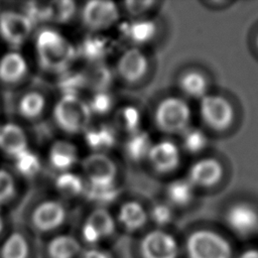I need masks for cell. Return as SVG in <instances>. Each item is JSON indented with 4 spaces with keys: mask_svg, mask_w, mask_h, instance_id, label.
Masks as SVG:
<instances>
[{
    "mask_svg": "<svg viewBox=\"0 0 258 258\" xmlns=\"http://www.w3.org/2000/svg\"><path fill=\"white\" fill-rule=\"evenodd\" d=\"M37 58L40 67L51 73L64 72L77 55L75 46L60 33L43 29L36 38Z\"/></svg>",
    "mask_w": 258,
    "mask_h": 258,
    "instance_id": "obj_1",
    "label": "cell"
},
{
    "mask_svg": "<svg viewBox=\"0 0 258 258\" xmlns=\"http://www.w3.org/2000/svg\"><path fill=\"white\" fill-rule=\"evenodd\" d=\"M58 127L68 133H79L89 128L92 112L87 103L76 95H64L53 109Z\"/></svg>",
    "mask_w": 258,
    "mask_h": 258,
    "instance_id": "obj_2",
    "label": "cell"
},
{
    "mask_svg": "<svg viewBox=\"0 0 258 258\" xmlns=\"http://www.w3.org/2000/svg\"><path fill=\"white\" fill-rule=\"evenodd\" d=\"M188 258H231L232 248L229 242L213 231L199 230L186 240Z\"/></svg>",
    "mask_w": 258,
    "mask_h": 258,
    "instance_id": "obj_3",
    "label": "cell"
},
{
    "mask_svg": "<svg viewBox=\"0 0 258 258\" xmlns=\"http://www.w3.org/2000/svg\"><path fill=\"white\" fill-rule=\"evenodd\" d=\"M190 120V109L181 99L170 97L164 99L155 111V122L157 126L169 133L183 132L188 128Z\"/></svg>",
    "mask_w": 258,
    "mask_h": 258,
    "instance_id": "obj_4",
    "label": "cell"
},
{
    "mask_svg": "<svg viewBox=\"0 0 258 258\" xmlns=\"http://www.w3.org/2000/svg\"><path fill=\"white\" fill-rule=\"evenodd\" d=\"M82 168L91 186H114L117 167L114 161L103 153H93L82 161Z\"/></svg>",
    "mask_w": 258,
    "mask_h": 258,
    "instance_id": "obj_5",
    "label": "cell"
},
{
    "mask_svg": "<svg viewBox=\"0 0 258 258\" xmlns=\"http://www.w3.org/2000/svg\"><path fill=\"white\" fill-rule=\"evenodd\" d=\"M33 22L23 13L4 11L0 13V35L11 46H20L29 36Z\"/></svg>",
    "mask_w": 258,
    "mask_h": 258,
    "instance_id": "obj_6",
    "label": "cell"
},
{
    "mask_svg": "<svg viewBox=\"0 0 258 258\" xmlns=\"http://www.w3.org/2000/svg\"><path fill=\"white\" fill-rule=\"evenodd\" d=\"M200 109L205 122L214 129L223 130L233 121V108L231 104L221 96L206 95L201 100Z\"/></svg>",
    "mask_w": 258,
    "mask_h": 258,
    "instance_id": "obj_7",
    "label": "cell"
},
{
    "mask_svg": "<svg viewBox=\"0 0 258 258\" xmlns=\"http://www.w3.org/2000/svg\"><path fill=\"white\" fill-rule=\"evenodd\" d=\"M140 250L143 258H177L178 245L169 233L153 230L143 237Z\"/></svg>",
    "mask_w": 258,
    "mask_h": 258,
    "instance_id": "obj_8",
    "label": "cell"
},
{
    "mask_svg": "<svg viewBox=\"0 0 258 258\" xmlns=\"http://www.w3.org/2000/svg\"><path fill=\"white\" fill-rule=\"evenodd\" d=\"M119 12L115 3L94 0L88 2L82 11L84 24L92 30L108 28L118 19Z\"/></svg>",
    "mask_w": 258,
    "mask_h": 258,
    "instance_id": "obj_9",
    "label": "cell"
},
{
    "mask_svg": "<svg viewBox=\"0 0 258 258\" xmlns=\"http://www.w3.org/2000/svg\"><path fill=\"white\" fill-rule=\"evenodd\" d=\"M67 212L57 201H45L39 204L32 213L33 226L41 232H49L58 228L66 220Z\"/></svg>",
    "mask_w": 258,
    "mask_h": 258,
    "instance_id": "obj_10",
    "label": "cell"
},
{
    "mask_svg": "<svg viewBox=\"0 0 258 258\" xmlns=\"http://www.w3.org/2000/svg\"><path fill=\"white\" fill-rule=\"evenodd\" d=\"M229 227L239 235H249L258 228V212L247 204L233 206L226 216Z\"/></svg>",
    "mask_w": 258,
    "mask_h": 258,
    "instance_id": "obj_11",
    "label": "cell"
},
{
    "mask_svg": "<svg viewBox=\"0 0 258 258\" xmlns=\"http://www.w3.org/2000/svg\"><path fill=\"white\" fill-rule=\"evenodd\" d=\"M147 157L156 170L168 172L176 168L179 164L180 152L173 142L163 140L152 144Z\"/></svg>",
    "mask_w": 258,
    "mask_h": 258,
    "instance_id": "obj_12",
    "label": "cell"
},
{
    "mask_svg": "<svg viewBox=\"0 0 258 258\" xmlns=\"http://www.w3.org/2000/svg\"><path fill=\"white\" fill-rule=\"evenodd\" d=\"M117 64L120 77L130 83L140 80L148 68L146 56L137 48L126 50L119 58Z\"/></svg>",
    "mask_w": 258,
    "mask_h": 258,
    "instance_id": "obj_13",
    "label": "cell"
},
{
    "mask_svg": "<svg viewBox=\"0 0 258 258\" xmlns=\"http://www.w3.org/2000/svg\"><path fill=\"white\" fill-rule=\"evenodd\" d=\"M223 173L221 163L213 158H205L194 163L188 172V179L194 185L210 186L217 183Z\"/></svg>",
    "mask_w": 258,
    "mask_h": 258,
    "instance_id": "obj_14",
    "label": "cell"
},
{
    "mask_svg": "<svg viewBox=\"0 0 258 258\" xmlns=\"http://www.w3.org/2000/svg\"><path fill=\"white\" fill-rule=\"evenodd\" d=\"M0 149L14 158L27 150V138L22 128L12 123L0 126Z\"/></svg>",
    "mask_w": 258,
    "mask_h": 258,
    "instance_id": "obj_15",
    "label": "cell"
},
{
    "mask_svg": "<svg viewBox=\"0 0 258 258\" xmlns=\"http://www.w3.org/2000/svg\"><path fill=\"white\" fill-rule=\"evenodd\" d=\"M26 61L18 52H8L0 59V81L5 84L19 82L26 75Z\"/></svg>",
    "mask_w": 258,
    "mask_h": 258,
    "instance_id": "obj_16",
    "label": "cell"
},
{
    "mask_svg": "<svg viewBox=\"0 0 258 258\" xmlns=\"http://www.w3.org/2000/svg\"><path fill=\"white\" fill-rule=\"evenodd\" d=\"M81 73L84 80V88L93 90L95 93L106 92L111 85L112 74L104 63L94 62Z\"/></svg>",
    "mask_w": 258,
    "mask_h": 258,
    "instance_id": "obj_17",
    "label": "cell"
},
{
    "mask_svg": "<svg viewBox=\"0 0 258 258\" xmlns=\"http://www.w3.org/2000/svg\"><path fill=\"white\" fill-rule=\"evenodd\" d=\"M78 159L77 148L68 141L54 142L49 150V162L57 170L67 171Z\"/></svg>",
    "mask_w": 258,
    "mask_h": 258,
    "instance_id": "obj_18",
    "label": "cell"
},
{
    "mask_svg": "<svg viewBox=\"0 0 258 258\" xmlns=\"http://www.w3.org/2000/svg\"><path fill=\"white\" fill-rule=\"evenodd\" d=\"M118 220L127 230L136 231L146 223L147 214L139 203L127 202L120 208Z\"/></svg>",
    "mask_w": 258,
    "mask_h": 258,
    "instance_id": "obj_19",
    "label": "cell"
},
{
    "mask_svg": "<svg viewBox=\"0 0 258 258\" xmlns=\"http://www.w3.org/2000/svg\"><path fill=\"white\" fill-rule=\"evenodd\" d=\"M76 12V4L71 0L43 2V21L63 23L71 20Z\"/></svg>",
    "mask_w": 258,
    "mask_h": 258,
    "instance_id": "obj_20",
    "label": "cell"
},
{
    "mask_svg": "<svg viewBox=\"0 0 258 258\" xmlns=\"http://www.w3.org/2000/svg\"><path fill=\"white\" fill-rule=\"evenodd\" d=\"M47 250L51 258H75L81 250V244L75 237L63 234L54 237Z\"/></svg>",
    "mask_w": 258,
    "mask_h": 258,
    "instance_id": "obj_21",
    "label": "cell"
},
{
    "mask_svg": "<svg viewBox=\"0 0 258 258\" xmlns=\"http://www.w3.org/2000/svg\"><path fill=\"white\" fill-rule=\"evenodd\" d=\"M86 143L95 150H104L111 148L116 142L114 129L108 125H100L94 128H88L85 131Z\"/></svg>",
    "mask_w": 258,
    "mask_h": 258,
    "instance_id": "obj_22",
    "label": "cell"
},
{
    "mask_svg": "<svg viewBox=\"0 0 258 258\" xmlns=\"http://www.w3.org/2000/svg\"><path fill=\"white\" fill-rule=\"evenodd\" d=\"M85 224L95 232L100 240L111 236L116 228L113 217L104 209H97L93 211Z\"/></svg>",
    "mask_w": 258,
    "mask_h": 258,
    "instance_id": "obj_23",
    "label": "cell"
},
{
    "mask_svg": "<svg viewBox=\"0 0 258 258\" xmlns=\"http://www.w3.org/2000/svg\"><path fill=\"white\" fill-rule=\"evenodd\" d=\"M156 26L153 21L147 19L134 20L123 25V32L135 43H145L155 34Z\"/></svg>",
    "mask_w": 258,
    "mask_h": 258,
    "instance_id": "obj_24",
    "label": "cell"
},
{
    "mask_svg": "<svg viewBox=\"0 0 258 258\" xmlns=\"http://www.w3.org/2000/svg\"><path fill=\"white\" fill-rule=\"evenodd\" d=\"M0 254L2 258H28V242L22 234L11 233L3 242Z\"/></svg>",
    "mask_w": 258,
    "mask_h": 258,
    "instance_id": "obj_25",
    "label": "cell"
},
{
    "mask_svg": "<svg viewBox=\"0 0 258 258\" xmlns=\"http://www.w3.org/2000/svg\"><path fill=\"white\" fill-rule=\"evenodd\" d=\"M152 143L149 135L146 132L137 131L132 133L125 144L127 155L133 160H140L146 156L151 149Z\"/></svg>",
    "mask_w": 258,
    "mask_h": 258,
    "instance_id": "obj_26",
    "label": "cell"
},
{
    "mask_svg": "<svg viewBox=\"0 0 258 258\" xmlns=\"http://www.w3.org/2000/svg\"><path fill=\"white\" fill-rule=\"evenodd\" d=\"M195 195V185L189 179H176L167 187L169 201L176 206H185L191 202Z\"/></svg>",
    "mask_w": 258,
    "mask_h": 258,
    "instance_id": "obj_27",
    "label": "cell"
},
{
    "mask_svg": "<svg viewBox=\"0 0 258 258\" xmlns=\"http://www.w3.org/2000/svg\"><path fill=\"white\" fill-rule=\"evenodd\" d=\"M45 107L43 96L37 92H29L25 94L18 105L19 113L26 119H36L39 117Z\"/></svg>",
    "mask_w": 258,
    "mask_h": 258,
    "instance_id": "obj_28",
    "label": "cell"
},
{
    "mask_svg": "<svg viewBox=\"0 0 258 258\" xmlns=\"http://www.w3.org/2000/svg\"><path fill=\"white\" fill-rule=\"evenodd\" d=\"M182 92L191 98H203L207 92V81L205 77L198 72L185 74L180 80Z\"/></svg>",
    "mask_w": 258,
    "mask_h": 258,
    "instance_id": "obj_29",
    "label": "cell"
},
{
    "mask_svg": "<svg viewBox=\"0 0 258 258\" xmlns=\"http://www.w3.org/2000/svg\"><path fill=\"white\" fill-rule=\"evenodd\" d=\"M57 190L66 197H76L85 190L84 182L80 176L72 172H62L55 181Z\"/></svg>",
    "mask_w": 258,
    "mask_h": 258,
    "instance_id": "obj_30",
    "label": "cell"
},
{
    "mask_svg": "<svg viewBox=\"0 0 258 258\" xmlns=\"http://www.w3.org/2000/svg\"><path fill=\"white\" fill-rule=\"evenodd\" d=\"M80 50L85 57L93 62H98L107 53L108 45L103 38L91 36L84 40Z\"/></svg>",
    "mask_w": 258,
    "mask_h": 258,
    "instance_id": "obj_31",
    "label": "cell"
},
{
    "mask_svg": "<svg viewBox=\"0 0 258 258\" xmlns=\"http://www.w3.org/2000/svg\"><path fill=\"white\" fill-rule=\"evenodd\" d=\"M15 166L22 175L31 177L39 170L40 161L35 153L27 149L15 157Z\"/></svg>",
    "mask_w": 258,
    "mask_h": 258,
    "instance_id": "obj_32",
    "label": "cell"
},
{
    "mask_svg": "<svg viewBox=\"0 0 258 258\" xmlns=\"http://www.w3.org/2000/svg\"><path fill=\"white\" fill-rule=\"evenodd\" d=\"M182 145L190 153L202 151L208 142L206 134L198 128H187L182 132Z\"/></svg>",
    "mask_w": 258,
    "mask_h": 258,
    "instance_id": "obj_33",
    "label": "cell"
},
{
    "mask_svg": "<svg viewBox=\"0 0 258 258\" xmlns=\"http://www.w3.org/2000/svg\"><path fill=\"white\" fill-rule=\"evenodd\" d=\"M121 125L128 132L135 133L138 131L140 125V114L134 107H125L121 110L119 115Z\"/></svg>",
    "mask_w": 258,
    "mask_h": 258,
    "instance_id": "obj_34",
    "label": "cell"
},
{
    "mask_svg": "<svg viewBox=\"0 0 258 258\" xmlns=\"http://www.w3.org/2000/svg\"><path fill=\"white\" fill-rule=\"evenodd\" d=\"M88 105L92 113L103 115L111 110L113 106V100L107 92H99L95 93L90 104Z\"/></svg>",
    "mask_w": 258,
    "mask_h": 258,
    "instance_id": "obj_35",
    "label": "cell"
},
{
    "mask_svg": "<svg viewBox=\"0 0 258 258\" xmlns=\"http://www.w3.org/2000/svg\"><path fill=\"white\" fill-rule=\"evenodd\" d=\"M15 191V184L9 172L0 169V204L10 200Z\"/></svg>",
    "mask_w": 258,
    "mask_h": 258,
    "instance_id": "obj_36",
    "label": "cell"
},
{
    "mask_svg": "<svg viewBox=\"0 0 258 258\" xmlns=\"http://www.w3.org/2000/svg\"><path fill=\"white\" fill-rule=\"evenodd\" d=\"M87 195L90 199L100 202V203H108L113 201L117 197V190L114 186L109 187H95L91 186L87 190Z\"/></svg>",
    "mask_w": 258,
    "mask_h": 258,
    "instance_id": "obj_37",
    "label": "cell"
},
{
    "mask_svg": "<svg viewBox=\"0 0 258 258\" xmlns=\"http://www.w3.org/2000/svg\"><path fill=\"white\" fill-rule=\"evenodd\" d=\"M151 218L157 225L168 224L172 219V211L165 204H157L151 210Z\"/></svg>",
    "mask_w": 258,
    "mask_h": 258,
    "instance_id": "obj_38",
    "label": "cell"
},
{
    "mask_svg": "<svg viewBox=\"0 0 258 258\" xmlns=\"http://www.w3.org/2000/svg\"><path fill=\"white\" fill-rule=\"evenodd\" d=\"M152 4L153 2L151 1H127L125 2V7L129 13L137 15L146 11Z\"/></svg>",
    "mask_w": 258,
    "mask_h": 258,
    "instance_id": "obj_39",
    "label": "cell"
},
{
    "mask_svg": "<svg viewBox=\"0 0 258 258\" xmlns=\"http://www.w3.org/2000/svg\"><path fill=\"white\" fill-rule=\"evenodd\" d=\"M80 258H112V257L108 251L93 247L83 252Z\"/></svg>",
    "mask_w": 258,
    "mask_h": 258,
    "instance_id": "obj_40",
    "label": "cell"
},
{
    "mask_svg": "<svg viewBox=\"0 0 258 258\" xmlns=\"http://www.w3.org/2000/svg\"><path fill=\"white\" fill-rule=\"evenodd\" d=\"M238 258H258V249L246 250Z\"/></svg>",
    "mask_w": 258,
    "mask_h": 258,
    "instance_id": "obj_41",
    "label": "cell"
},
{
    "mask_svg": "<svg viewBox=\"0 0 258 258\" xmlns=\"http://www.w3.org/2000/svg\"><path fill=\"white\" fill-rule=\"evenodd\" d=\"M3 227H4V222H3V218H2V216L0 214V234L3 231Z\"/></svg>",
    "mask_w": 258,
    "mask_h": 258,
    "instance_id": "obj_42",
    "label": "cell"
},
{
    "mask_svg": "<svg viewBox=\"0 0 258 258\" xmlns=\"http://www.w3.org/2000/svg\"><path fill=\"white\" fill-rule=\"evenodd\" d=\"M257 45H258V37H257Z\"/></svg>",
    "mask_w": 258,
    "mask_h": 258,
    "instance_id": "obj_43",
    "label": "cell"
}]
</instances>
